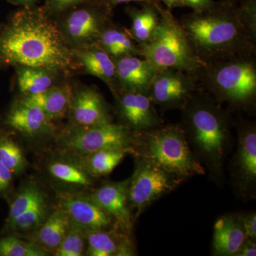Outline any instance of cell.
<instances>
[{
    "label": "cell",
    "instance_id": "obj_12",
    "mask_svg": "<svg viewBox=\"0 0 256 256\" xmlns=\"http://www.w3.org/2000/svg\"><path fill=\"white\" fill-rule=\"evenodd\" d=\"M234 181L239 193L255 196L256 188V128L252 122H242L238 127V148L234 156Z\"/></svg>",
    "mask_w": 256,
    "mask_h": 256
},
{
    "label": "cell",
    "instance_id": "obj_23",
    "mask_svg": "<svg viewBox=\"0 0 256 256\" xmlns=\"http://www.w3.org/2000/svg\"><path fill=\"white\" fill-rule=\"evenodd\" d=\"M72 94L68 86L50 87L40 94L25 96L22 101L37 106L52 120H54L62 118L68 112Z\"/></svg>",
    "mask_w": 256,
    "mask_h": 256
},
{
    "label": "cell",
    "instance_id": "obj_20",
    "mask_svg": "<svg viewBox=\"0 0 256 256\" xmlns=\"http://www.w3.org/2000/svg\"><path fill=\"white\" fill-rule=\"evenodd\" d=\"M76 53L86 73L105 82L112 94L118 92L116 62L112 57L96 43L82 46Z\"/></svg>",
    "mask_w": 256,
    "mask_h": 256
},
{
    "label": "cell",
    "instance_id": "obj_36",
    "mask_svg": "<svg viewBox=\"0 0 256 256\" xmlns=\"http://www.w3.org/2000/svg\"><path fill=\"white\" fill-rule=\"evenodd\" d=\"M217 2L214 0H182L184 6L192 8L194 12H202L214 6Z\"/></svg>",
    "mask_w": 256,
    "mask_h": 256
},
{
    "label": "cell",
    "instance_id": "obj_18",
    "mask_svg": "<svg viewBox=\"0 0 256 256\" xmlns=\"http://www.w3.org/2000/svg\"><path fill=\"white\" fill-rule=\"evenodd\" d=\"M52 122L41 108L22 100L12 107L5 119L10 128L30 137L53 132L55 128Z\"/></svg>",
    "mask_w": 256,
    "mask_h": 256
},
{
    "label": "cell",
    "instance_id": "obj_15",
    "mask_svg": "<svg viewBox=\"0 0 256 256\" xmlns=\"http://www.w3.org/2000/svg\"><path fill=\"white\" fill-rule=\"evenodd\" d=\"M68 110L75 127H90L112 122L105 99L92 88H84L72 94Z\"/></svg>",
    "mask_w": 256,
    "mask_h": 256
},
{
    "label": "cell",
    "instance_id": "obj_28",
    "mask_svg": "<svg viewBox=\"0 0 256 256\" xmlns=\"http://www.w3.org/2000/svg\"><path fill=\"white\" fill-rule=\"evenodd\" d=\"M45 198L46 196L44 194L36 185L28 184L25 186L18 192L10 203L6 227L12 223L20 215Z\"/></svg>",
    "mask_w": 256,
    "mask_h": 256
},
{
    "label": "cell",
    "instance_id": "obj_37",
    "mask_svg": "<svg viewBox=\"0 0 256 256\" xmlns=\"http://www.w3.org/2000/svg\"><path fill=\"white\" fill-rule=\"evenodd\" d=\"M100 1L110 10H112V8L117 5L129 2H138L140 3L141 4H151L158 6H162L160 0H100Z\"/></svg>",
    "mask_w": 256,
    "mask_h": 256
},
{
    "label": "cell",
    "instance_id": "obj_40",
    "mask_svg": "<svg viewBox=\"0 0 256 256\" xmlns=\"http://www.w3.org/2000/svg\"><path fill=\"white\" fill-rule=\"evenodd\" d=\"M10 2L23 6H32L38 0H8Z\"/></svg>",
    "mask_w": 256,
    "mask_h": 256
},
{
    "label": "cell",
    "instance_id": "obj_30",
    "mask_svg": "<svg viewBox=\"0 0 256 256\" xmlns=\"http://www.w3.org/2000/svg\"><path fill=\"white\" fill-rule=\"evenodd\" d=\"M48 215L46 198L20 215L6 228L12 232H28L40 226Z\"/></svg>",
    "mask_w": 256,
    "mask_h": 256
},
{
    "label": "cell",
    "instance_id": "obj_16",
    "mask_svg": "<svg viewBox=\"0 0 256 256\" xmlns=\"http://www.w3.org/2000/svg\"><path fill=\"white\" fill-rule=\"evenodd\" d=\"M114 62L118 92L149 94L158 70L146 58L140 56H127Z\"/></svg>",
    "mask_w": 256,
    "mask_h": 256
},
{
    "label": "cell",
    "instance_id": "obj_19",
    "mask_svg": "<svg viewBox=\"0 0 256 256\" xmlns=\"http://www.w3.org/2000/svg\"><path fill=\"white\" fill-rule=\"evenodd\" d=\"M246 239V236L238 216H222L214 226V255L236 256Z\"/></svg>",
    "mask_w": 256,
    "mask_h": 256
},
{
    "label": "cell",
    "instance_id": "obj_17",
    "mask_svg": "<svg viewBox=\"0 0 256 256\" xmlns=\"http://www.w3.org/2000/svg\"><path fill=\"white\" fill-rule=\"evenodd\" d=\"M136 252L132 235L116 226L86 232V255L132 256Z\"/></svg>",
    "mask_w": 256,
    "mask_h": 256
},
{
    "label": "cell",
    "instance_id": "obj_35",
    "mask_svg": "<svg viewBox=\"0 0 256 256\" xmlns=\"http://www.w3.org/2000/svg\"><path fill=\"white\" fill-rule=\"evenodd\" d=\"M14 174L0 161V195H4L10 191L12 184Z\"/></svg>",
    "mask_w": 256,
    "mask_h": 256
},
{
    "label": "cell",
    "instance_id": "obj_13",
    "mask_svg": "<svg viewBox=\"0 0 256 256\" xmlns=\"http://www.w3.org/2000/svg\"><path fill=\"white\" fill-rule=\"evenodd\" d=\"M58 205L67 214L70 224L89 230L107 229L116 226L114 220L89 196H84L74 192L58 193Z\"/></svg>",
    "mask_w": 256,
    "mask_h": 256
},
{
    "label": "cell",
    "instance_id": "obj_34",
    "mask_svg": "<svg viewBox=\"0 0 256 256\" xmlns=\"http://www.w3.org/2000/svg\"><path fill=\"white\" fill-rule=\"evenodd\" d=\"M246 238L256 240V213L244 214L237 215Z\"/></svg>",
    "mask_w": 256,
    "mask_h": 256
},
{
    "label": "cell",
    "instance_id": "obj_7",
    "mask_svg": "<svg viewBox=\"0 0 256 256\" xmlns=\"http://www.w3.org/2000/svg\"><path fill=\"white\" fill-rule=\"evenodd\" d=\"M148 160L136 156L133 174L129 178L128 201L134 220L161 197L174 191L184 181Z\"/></svg>",
    "mask_w": 256,
    "mask_h": 256
},
{
    "label": "cell",
    "instance_id": "obj_4",
    "mask_svg": "<svg viewBox=\"0 0 256 256\" xmlns=\"http://www.w3.org/2000/svg\"><path fill=\"white\" fill-rule=\"evenodd\" d=\"M133 156L184 180L206 173L192 152L182 126L169 124L134 133Z\"/></svg>",
    "mask_w": 256,
    "mask_h": 256
},
{
    "label": "cell",
    "instance_id": "obj_14",
    "mask_svg": "<svg viewBox=\"0 0 256 256\" xmlns=\"http://www.w3.org/2000/svg\"><path fill=\"white\" fill-rule=\"evenodd\" d=\"M128 184L129 178L118 182L104 184L89 197L110 216L117 228L132 235L134 220L128 204Z\"/></svg>",
    "mask_w": 256,
    "mask_h": 256
},
{
    "label": "cell",
    "instance_id": "obj_26",
    "mask_svg": "<svg viewBox=\"0 0 256 256\" xmlns=\"http://www.w3.org/2000/svg\"><path fill=\"white\" fill-rule=\"evenodd\" d=\"M131 152L120 148H110L82 156V164L92 178L110 174Z\"/></svg>",
    "mask_w": 256,
    "mask_h": 256
},
{
    "label": "cell",
    "instance_id": "obj_1",
    "mask_svg": "<svg viewBox=\"0 0 256 256\" xmlns=\"http://www.w3.org/2000/svg\"><path fill=\"white\" fill-rule=\"evenodd\" d=\"M194 54L204 65L256 54V4L217 2L178 20Z\"/></svg>",
    "mask_w": 256,
    "mask_h": 256
},
{
    "label": "cell",
    "instance_id": "obj_9",
    "mask_svg": "<svg viewBox=\"0 0 256 256\" xmlns=\"http://www.w3.org/2000/svg\"><path fill=\"white\" fill-rule=\"evenodd\" d=\"M65 12L66 36L82 46L95 44L102 30L111 22L112 10L100 0L82 3Z\"/></svg>",
    "mask_w": 256,
    "mask_h": 256
},
{
    "label": "cell",
    "instance_id": "obj_6",
    "mask_svg": "<svg viewBox=\"0 0 256 256\" xmlns=\"http://www.w3.org/2000/svg\"><path fill=\"white\" fill-rule=\"evenodd\" d=\"M160 15L161 20L152 38L140 46L141 56L156 70L175 68L197 77L205 65L192 50L180 21L163 6Z\"/></svg>",
    "mask_w": 256,
    "mask_h": 256
},
{
    "label": "cell",
    "instance_id": "obj_8",
    "mask_svg": "<svg viewBox=\"0 0 256 256\" xmlns=\"http://www.w3.org/2000/svg\"><path fill=\"white\" fill-rule=\"evenodd\" d=\"M60 144L66 150L80 156L110 148L128 150L133 154L134 133L119 122L75 127L60 138Z\"/></svg>",
    "mask_w": 256,
    "mask_h": 256
},
{
    "label": "cell",
    "instance_id": "obj_24",
    "mask_svg": "<svg viewBox=\"0 0 256 256\" xmlns=\"http://www.w3.org/2000/svg\"><path fill=\"white\" fill-rule=\"evenodd\" d=\"M162 6L154 4H142V8H126V12L132 22L130 31L138 44H144L152 38L159 26L161 15L160 9Z\"/></svg>",
    "mask_w": 256,
    "mask_h": 256
},
{
    "label": "cell",
    "instance_id": "obj_21",
    "mask_svg": "<svg viewBox=\"0 0 256 256\" xmlns=\"http://www.w3.org/2000/svg\"><path fill=\"white\" fill-rule=\"evenodd\" d=\"M70 218L60 206L54 208L37 228L32 242L46 252L54 254L70 226Z\"/></svg>",
    "mask_w": 256,
    "mask_h": 256
},
{
    "label": "cell",
    "instance_id": "obj_22",
    "mask_svg": "<svg viewBox=\"0 0 256 256\" xmlns=\"http://www.w3.org/2000/svg\"><path fill=\"white\" fill-rule=\"evenodd\" d=\"M96 43L114 60L127 56H141L140 47L130 31L111 22L102 30Z\"/></svg>",
    "mask_w": 256,
    "mask_h": 256
},
{
    "label": "cell",
    "instance_id": "obj_10",
    "mask_svg": "<svg viewBox=\"0 0 256 256\" xmlns=\"http://www.w3.org/2000/svg\"><path fill=\"white\" fill-rule=\"evenodd\" d=\"M200 89L195 76L178 69L166 68L156 72L149 96L162 110H182Z\"/></svg>",
    "mask_w": 256,
    "mask_h": 256
},
{
    "label": "cell",
    "instance_id": "obj_31",
    "mask_svg": "<svg viewBox=\"0 0 256 256\" xmlns=\"http://www.w3.org/2000/svg\"><path fill=\"white\" fill-rule=\"evenodd\" d=\"M86 248V232L70 224L58 248L56 256H82Z\"/></svg>",
    "mask_w": 256,
    "mask_h": 256
},
{
    "label": "cell",
    "instance_id": "obj_39",
    "mask_svg": "<svg viewBox=\"0 0 256 256\" xmlns=\"http://www.w3.org/2000/svg\"><path fill=\"white\" fill-rule=\"evenodd\" d=\"M160 2L166 6V9L170 11L174 8H182V0H160Z\"/></svg>",
    "mask_w": 256,
    "mask_h": 256
},
{
    "label": "cell",
    "instance_id": "obj_27",
    "mask_svg": "<svg viewBox=\"0 0 256 256\" xmlns=\"http://www.w3.org/2000/svg\"><path fill=\"white\" fill-rule=\"evenodd\" d=\"M50 72L44 68L18 67V84L20 92L26 96L35 95L48 90L54 84Z\"/></svg>",
    "mask_w": 256,
    "mask_h": 256
},
{
    "label": "cell",
    "instance_id": "obj_38",
    "mask_svg": "<svg viewBox=\"0 0 256 256\" xmlns=\"http://www.w3.org/2000/svg\"><path fill=\"white\" fill-rule=\"evenodd\" d=\"M256 240L246 238L236 256H256Z\"/></svg>",
    "mask_w": 256,
    "mask_h": 256
},
{
    "label": "cell",
    "instance_id": "obj_11",
    "mask_svg": "<svg viewBox=\"0 0 256 256\" xmlns=\"http://www.w3.org/2000/svg\"><path fill=\"white\" fill-rule=\"evenodd\" d=\"M114 95L120 120L119 124H124L131 132H144L162 126L163 120L149 94L118 92Z\"/></svg>",
    "mask_w": 256,
    "mask_h": 256
},
{
    "label": "cell",
    "instance_id": "obj_25",
    "mask_svg": "<svg viewBox=\"0 0 256 256\" xmlns=\"http://www.w3.org/2000/svg\"><path fill=\"white\" fill-rule=\"evenodd\" d=\"M48 172L58 182L79 188H88L92 184V176L82 163L68 160H54L48 165Z\"/></svg>",
    "mask_w": 256,
    "mask_h": 256
},
{
    "label": "cell",
    "instance_id": "obj_2",
    "mask_svg": "<svg viewBox=\"0 0 256 256\" xmlns=\"http://www.w3.org/2000/svg\"><path fill=\"white\" fill-rule=\"evenodd\" d=\"M0 60L50 72L72 68L73 53L45 9L24 6L0 32Z\"/></svg>",
    "mask_w": 256,
    "mask_h": 256
},
{
    "label": "cell",
    "instance_id": "obj_33",
    "mask_svg": "<svg viewBox=\"0 0 256 256\" xmlns=\"http://www.w3.org/2000/svg\"><path fill=\"white\" fill-rule=\"evenodd\" d=\"M92 0H46L45 10L52 13H63L76 5Z\"/></svg>",
    "mask_w": 256,
    "mask_h": 256
},
{
    "label": "cell",
    "instance_id": "obj_29",
    "mask_svg": "<svg viewBox=\"0 0 256 256\" xmlns=\"http://www.w3.org/2000/svg\"><path fill=\"white\" fill-rule=\"evenodd\" d=\"M48 252L33 242L14 236L0 238V256H45Z\"/></svg>",
    "mask_w": 256,
    "mask_h": 256
},
{
    "label": "cell",
    "instance_id": "obj_41",
    "mask_svg": "<svg viewBox=\"0 0 256 256\" xmlns=\"http://www.w3.org/2000/svg\"><path fill=\"white\" fill-rule=\"evenodd\" d=\"M222 2H226L233 3V4H240V3L244 2L246 0H220Z\"/></svg>",
    "mask_w": 256,
    "mask_h": 256
},
{
    "label": "cell",
    "instance_id": "obj_5",
    "mask_svg": "<svg viewBox=\"0 0 256 256\" xmlns=\"http://www.w3.org/2000/svg\"><path fill=\"white\" fill-rule=\"evenodd\" d=\"M255 55L242 56L207 64L197 75L201 88L237 109L254 107L256 99Z\"/></svg>",
    "mask_w": 256,
    "mask_h": 256
},
{
    "label": "cell",
    "instance_id": "obj_3",
    "mask_svg": "<svg viewBox=\"0 0 256 256\" xmlns=\"http://www.w3.org/2000/svg\"><path fill=\"white\" fill-rule=\"evenodd\" d=\"M182 111V126L192 152L213 178L220 180L230 142L228 114L200 89Z\"/></svg>",
    "mask_w": 256,
    "mask_h": 256
},
{
    "label": "cell",
    "instance_id": "obj_32",
    "mask_svg": "<svg viewBox=\"0 0 256 256\" xmlns=\"http://www.w3.org/2000/svg\"><path fill=\"white\" fill-rule=\"evenodd\" d=\"M0 161L13 174H18L26 166V160L20 146L12 140L0 136Z\"/></svg>",
    "mask_w": 256,
    "mask_h": 256
}]
</instances>
